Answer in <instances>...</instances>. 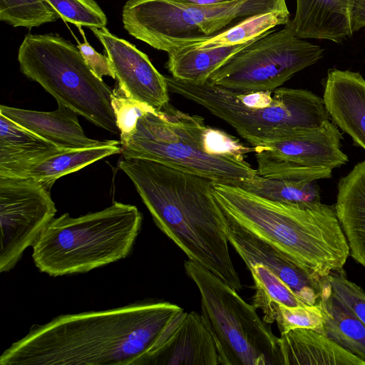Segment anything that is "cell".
Returning a JSON list of instances; mask_svg holds the SVG:
<instances>
[{
	"instance_id": "obj_10",
	"label": "cell",
	"mask_w": 365,
	"mask_h": 365,
	"mask_svg": "<svg viewBox=\"0 0 365 365\" xmlns=\"http://www.w3.org/2000/svg\"><path fill=\"white\" fill-rule=\"evenodd\" d=\"M322 55L323 48L297 36L288 22L240 50L208 81L238 93L273 91Z\"/></svg>"
},
{
	"instance_id": "obj_33",
	"label": "cell",
	"mask_w": 365,
	"mask_h": 365,
	"mask_svg": "<svg viewBox=\"0 0 365 365\" xmlns=\"http://www.w3.org/2000/svg\"><path fill=\"white\" fill-rule=\"evenodd\" d=\"M81 31L84 38L83 43H78V48L83 56L85 61L92 71L101 79L103 76H108L115 78V74L108 56L97 52L86 41L83 31L78 26Z\"/></svg>"
},
{
	"instance_id": "obj_5",
	"label": "cell",
	"mask_w": 365,
	"mask_h": 365,
	"mask_svg": "<svg viewBox=\"0 0 365 365\" xmlns=\"http://www.w3.org/2000/svg\"><path fill=\"white\" fill-rule=\"evenodd\" d=\"M165 77L169 91L205 108L254 148L283 140L298 130L320 126L329 118L323 98L308 90L279 87L238 98L209 81L195 83Z\"/></svg>"
},
{
	"instance_id": "obj_22",
	"label": "cell",
	"mask_w": 365,
	"mask_h": 365,
	"mask_svg": "<svg viewBox=\"0 0 365 365\" xmlns=\"http://www.w3.org/2000/svg\"><path fill=\"white\" fill-rule=\"evenodd\" d=\"M317 302L324 314L322 334L365 361V325L336 297L327 277Z\"/></svg>"
},
{
	"instance_id": "obj_8",
	"label": "cell",
	"mask_w": 365,
	"mask_h": 365,
	"mask_svg": "<svg viewBox=\"0 0 365 365\" xmlns=\"http://www.w3.org/2000/svg\"><path fill=\"white\" fill-rule=\"evenodd\" d=\"M286 10L285 0H237L207 6L171 0H128L122 16L129 34L169 53L215 36L252 16Z\"/></svg>"
},
{
	"instance_id": "obj_32",
	"label": "cell",
	"mask_w": 365,
	"mask_h": 365,
	"mask_svg": "<svg viewBox=\"0 0 365 365\" xmlns=\"http://www.w3.org/2000/svg\"><path fill=\"white\" fill-rule=\"evenodd\" d=\"M120 139L128 137L135 130L138 118L145 112L155 110L124 96L119 89L113 90L110 99Z\"/></svg>"
},
{
	"instance_id": "obj_29",
	"label": "cell",
	"mask_w": 365,
	"mask_h": 365,
	"mask_svg": "<svg viewBox=\"0 0 365 365\" xmlns=\"http://www.w3.org/2000/svg\"><path fill=\"white\" fill-rule=\"evenodd\" d=\"M60 18L77 26L101 29L107 18L95 0H46Z\"/></svg>"
},
{
	"instance_id": "obj_34",
	"label": "cell",
	"mask_w": 365,
	"mask_h": 365,
	"mask_svg": "<svg viewBox=\"0 0 365 365\" xmlns=\"http://www.w3.org/2000/svg\"><path fill=\"white\" fill-rule=\"evenodd\" d=\"M350 23L353 33L365 27V0H354Z\"/></svg>"
},
{
	"instance_id": "obj_24",
	"label": "cell",
	"mask_w": 365,
	"mask_h": 365,
	"mask_svg": "<svg viewBox=\"0 0 365 365\" xmlns=\"http://www.w3.org/2000/svg\"><path fill=\"white\" fill-rule=\"evenodd\" d=\"M120 141L97 147L64 150L31 166L21 177L31 178L51 190L56 180L102 158L121 153Z\"/></svg>"
},
{
	"instance_id": "obj_28",
	"label": "cell",
	"mask_w": 365,
	"mask_h": 365,
	"mask_svg": "<svg viewBox=\"0 0 365 365\" xmlns=\"http://www.w3.org/2000/svg\"><path fill=\"white\" fill-rule=\"evenodd\" d=\"M59 18L46 0H0V19L13 26L30 29Z\"/></svg>"
},
{
	"instance_id": "obj_6",
	"label": "cell",
	"mask_w": 365,
	"mask_h": 365,
	"mask_svg": "<svg viewBox=\"0 0 365 365\" xmlns=\"http://www.w3.org/2000/svg\"><path fill=\"white\" fill-rule=\"evenodd\" d=\"M143 216L132 205L115 202L78 217L54 218L33 247L36 267L52 277L87 272L126 257Z\"/></svg>"
},
{
	"instance_id": "obj_13",
	"label": "cell",
	"mask_w": 365,
	"mask_h": 365,
	"mask_svg": "<svg viewBox=\"0 0 365 365\" xmlns=\"http://www.w3.org/2000/svg\"><path fill=\"white\" fill-rule=\"evenodd\" d=\"M90 29L103 46L118 89L124 96L155 110H160L169 103L165 77L145 53L128 41L112 34L106 26Z\"/></svg>"
},
{
	"instance_id": "obj_17",
	"label": "cell",
	"mask_w": 365,
	"mask_h": 365,
	"mask_svg": "<svg viewBox=\"0 0 365 365\" xmlns=\"http://www.w3.org/2000/svg\"><path fill=\"white\" fill-rule=\"evenodd\" d=\"M0 114L61 150L88 148L108 145L114 141L98 140L87 137L78 122V114L61 103H58L56 110L49 112L1 105Z\"/></svg>"
},
{
	"instance_id": "obj_15",
	"label": "cell",
	"mask_w": 365,
	"mask_h": 365,
	"mask_svg": "<svg viewBox=\"0 0 365 365\" xmlns=\"http://www.w3.org/2000/svg\"><path fill=\"white\" fill-rule=\"evenodd\" d=\"M228 219L229 243L248 269L252 264H262L287 283L305 304L317 302L324 279H314L279 250Z\"/></svg>"
},
{
	"instance_id": "obj_16",
	"label": "cell",
	"mask_w": 365,
	"mask_h": 365,
	"mask_svg": "<svg viewBox=\"0 0 365 365\" xmlns=\"http://www.w3.org/2000/svg\"><path fill=\"white\" fill-rule=\"evenodd\" d=\"M323 100L332 122L365 150V79L356 72L331 69Z\"/></svg>"
},
{
	"instance_id": "obj_3",
	"label": "cell",
	"mask_w": 365,
	"mask_h": 365,
	"mask_svg": "<svg viewBox=\"0 0 365 365\" xmlns=\"http://www.w3.org/2000/svg\"><path fill=\"white\" fill-rule=\"evenodd\" d=\"M214 194L230 219L279 250L317 280L343 269L350 255L334 206L275 202L220 183H215Z\"/></svg>"
},
{
	"instance_id": "obj_4",
	"label": "cell",
	"mask_w": 365,
	"mask_h": 365,
	"mask_svg": "<svg viewBox=\"0 0 365 365\" xmlns=\"http://www.w3.org/2000/svg\"><path fill=\"white\" fill-rule=\"evenodd\" d=\"M120 143L122 157L154 161L215 183L239 186L257 172L245 160L254 147L170 103L145 112Z\"/></svg>"
},
{
	"instance_id": "obj_18",
	"label": "cell",
	"mask_w": 365,
	"mask_h": 365,
	"mask_svg": "<svg viewBox=\"0 0 365 365\" xmlns=\"http://www.w3.org/2000/svg\"><path fill=\"white\" fill-rule=\"evenodd\" d=\"M354 0H297L289 24L297 36L340 43L351 37L350 16Z\"/></svg>"
},
{
	"instance_id": "obj_1",
	"label": "cell",
	"mask_w": 365,
	"mask_h": 365,
	"mask_svg": "<svg viewBox=\"0 0 365 365\" xmlns=\"http://www.w3.org/2000/svg\"><path fill=\"white\" fill-rule=\"evenodd\" d=\"M177 304L145 300L58 316L34 324L0 356L1 365H135L160 340Z\"/></svg>"
},
{
	"instance_id": "obj_23",
	"label": "cell",
	"mask_w": 365,
	"mask_h": 365,
	"mask_svg": "<svg viewBox=\"0 0 365 365\" xmlns=\"http://www.w3.org/2000/svg\"><path fill=\"white\" fill-rule=\"evenodd\" d=\"M254 40L243 44L213 48L192 46L177 48L168 53L166 68L176 79L204 83L230 58Z\"/></svg>"
},
{
	"instance_id": "obj_20",
	"label": "cell",
	"mask_w": 365,
	"mask_h": 365,
	"mask_svg": "<svg viewBox=\"0 0 365 365\" xmlns=\"http://www.w3.org/2000/svg\"><path fill=\"white\" fill-rule=\"evenodd\" d=\"M279 346L282 365H365L360 357L311 329L280 334Z\"/></svg>"
},
{
	"instance_id": "obj_31",
	"label": "cell",
	"mask_w": 365,
	"mask_h": 365,
	"mask_svg": "<svg viewBox=\"0 0 365 365\" xmlns=\"http://www.w3.org/2000/svg\"><path fill=\"white\" fill-rule=\"evenodd\" d=\"M327 278L336 297L365 325V291L348 279L344 269L332 272Z\"/></svg>"
},
{
	"instance_id": "obj_26",
	"label": "cell",
	"mask_w": 365,
	"mask_h": 365,
	"mask_svg": "<svg viewBox=\"0 0 365 365\" xmlns=\"http://www.w3.org/2000/svg\"><path fill=\"white\" fill-rule=\"evenodd\" d=\"M249 270L255 289L252 304L262 312V319L267 324L276 322L279 305L305 304L287 283L264 265L255 264Z\"/></svg>"
},
{
	"instance_id": "obj_25",
	"label": "cell",
	"mask_w": 365,
	"mask_h": 365,
	"mask_svg": "<svg viewBox=\"0 0 365 365\" xmlns=\"http://www.w3.org/2000/svg\"><path fill=\"white\" fill-rule=\"evenodd\" d=\"M239 186L262 197L286 204L309 205L321 202L317 180L266 178L256 172Z\"/></svg>"
},
{
	"instance_id": "obj_19",
	"label": "cell",
	"mask_w": 365,
	"mask_h": 365,
	"mask_svg": "<svg viewBox=\"0 0 365 365\" xmlns=\"http://www.w3.org/2000/svg\"><path fill=\"white\" fill-rule=\"evenodd\" d=\"M334 207L351 257L365 268V159L340 178Z\"/></svg>"
},
{
	"instance_id": "obj_7",
	"label": "cell",
	"mask_w": 365,
	"mask_h": 365,
	"mask_svg": "<svg viewBox=\"0 0 365 365\" xmlns=\"http://www.w3.org/2000/svg\"><path fill=\"white\" fill-rule=\"evenodd\" d=\"M21 72L63 104L96 125L119 134L113 93L89 68L79 49L58 34H28L18 52Z\"/></svg>"
},
{
	"instance_id": "obj_12",
	"label": "cell",
	"mask_w": 365,
	"mask_h": 365,
	"mask_svg": "<svg viewBox=\"0 0 365 365\" xmlns=\"http://www.w3.org/2000/svg\"><path fill=\"white\" fill-rule=\"evenodd\" d=\"M342 138L329 120L316 128L298 130L283 140L255 148L256 171L263 177L284 178L297 167L339 168L349 160L341 148Z\"/></svg>"
},
{
	"instance_id": "obj_9",
	"label": "cell",
	"mask_w": 365,
	"mask_h": 365,
	"mask_svg": "<svg viewBox=\"0 0 365 365\" xmlns=\"http://www.w3.org/2000/svg\"><path fill=\"white\" fill-rule=\"evenodd\" d=\"M200 294L201 315L210 331L219 365H282L279 338L256 309L199 263H184Z\"/></svg>"
},
{
	"instance_id": "obj_21",
	"label": "cell",
	"mask_w": 365,
	"mask_h": 365,
	"mask_svg": "<svg viewBox=\"0 0 365 365\" xmlns=\"http://www.w3.org/2000/svg\"><path fill=\"white\" fill-rule=\"evenodd\" d=\"M61 150L0 114V176L21 177L31 166Z\"/></svg>"
},
{
	"instance_id": "obj_30",
	"label": "cell",
	"mask_w": 365,
	"mask_h": 365,
	"mask_svg": "<svg viewBox=\"0 0 365 365\" xmlns=\"http://www.w3.org/2000/svg\"><path fill=\"white\" fill-rule=\"evenodd\" d=\"M276 322L280 334L297 328L311 329L322 334L324 314L318 302L312 305H279Z\"/></svg>"
},
{
	"instance_id": "obj_35",
	"label": "cell",
	"mask_w": 365,
	"mask_h": 365,
	"mask_svg": "<svg viewBox=\"0 0 365 365\" xmlns=\"http://www.w3.org/2000/svg\"><path fill=\"white\" fill-rule=\"evenodd\" d=\"M173 1L190 5V6H216L227 3L234 2L237 0H171Z\"/></svg>"
},
{
	"instance_id": "obj_14",
	"label": "cell",
	"mask_w": 365,
	"mask_h": 365,
	"mask_svg": "<svg viewBox=\"0 0 365 365\" xmlns=\"http://www.w3.org/2000/svg\"><path fill=\"white\" fill-rule=\"evenodd\" d=\"M135 365H219V356L201 314L182 309Z\"/></svg>"
},
{
	"instance_id": "obj_27",
	"label": "cell",
	"mask_w": 365,
	"mask_h": 365,
	"mask_svg": "<svg viewBox=\"0 0 365 365\" xmlns=\"http://www.w3.org/2000/svg\"><path fill=\"white\" fill-rule=\"evenodd\" d=\"M289 15V10L254 15L215 36L190 46L213 48L246 43L278 26H284L290 20Z\"/></svg>"
},
{
	"instance_id": "obj_11",
	"label": "cell",
	"mask_w": 365,
	"mask_h": 365,
	"mask_svg": "<svg viewBox=\"0 0 365 365\" xmlns=\"http://www.w3.org/2000/svg\"><path fill=\"white\" fill-rule=\"evenodd\" d=\"M56 212L50 190L31 178L0 176V272L12 269Z\"/></svg>"
},
{
	"instance_id": "obj_2",
	"label": "cell",
	"mask_w": 365,
	"mask_h": 365,
	"mask_svg": "<svg viewBox=\"0 0 365 365\" xmlns=\"http://www.w3.org/2000/svg\"><path fill=\"white\" fill-rule=\"evenodd\" d=\"M118 168L133 182L158 227L188 259L240 291L229 252V219L215 196V182L141 158L122 157Z\"/></svg>"
}]
</instances>
